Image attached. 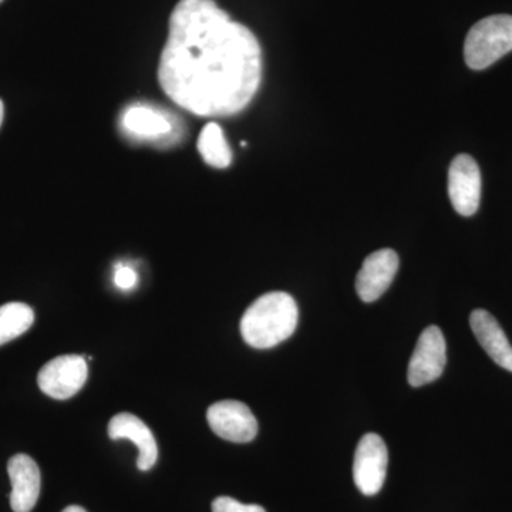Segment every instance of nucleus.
Listing matches in <instances>:
<instances>
[{
  "label": "nucleus",
  "mask_w": 512,
  "mask_h": 512,
  "mask_svg": "<svg viewBox=\"0 0 512 512\" xmlns=\"http://www.w3.org/2000/svg\"><path fill=\"white\" fill-rule=\"evenodd\" d=\"M399 271V255L393 249L373 252L363 261L356 278V291L363 302H375L392 285Z\"/></svg>",
  "instance_id": "9"
},
{
  "label": "nucleus",
  "mask_w": 512,
  "mask_h": 512,
  "mask_svg": "<svg viewBox=\"0 0 512 512\" xmlns=\"http://www.w3.org/2000/svg\"><path fill=\"white\" fill-rule=\"evenodd\" d=\"M123 126L138 137L156 138L171 133L170 120L146 106H133L124 113Z\"/></svg>",
  "instance_id": "13"
},
{
  "label": "nucleus",
  "mask_w": 512,
  "mask_h": 512,
  "mask_svg": "<svg viewBox=\"0 0 512 512\" xmlns=\"http://www.w3.org/2000/svg\"><path fill=\"white\" fill-rule=\"evenodd\" d=\"M212 512H266L265 508L256 504H242L231 497H218L212 503Z\"/></svg>",
  "instance_id": "16"
},
{
  "label": "nucleus",
  "mask_w": 512,
  "mask_h": 512,
  "mask_svg": "<svg viewBox=\"0 0 512 512\" xmlns=\"http://www.w3.org/2000/svg\"><path fill=\"white\" fill-rule=\"evenodd\" d=\"M198 151L202 160L214 168H227L232 163V151L225 140L224 131L217 123H208L198 138Z\"/></svg>",
  "instance_id": "14"
},
{
  "label": "nucleus",
  "mask_w": 512,
  "mask_h": 512,
  "mask_svg": "<svg viewBox=\"0 0 512 512\" xmlns=\"http://www.w3.org/2000/svg\"><path fill=\"white\" fill-rule=\"evenodd\" d=\"M12 493H10V507L15 512H30L35 508L40 495L39 466L32 457L26 454H16L8 463Z\"/></svg>",
  "instance_id": "10"
},
{
  "label": "nucleus",
  "mask_w": 512,
  "mask_h": 512,
  "mask_svg": "<svg viewBox=\"0 0 512 512\" xmlns=\"http://www.w3.org/2000/svg\"><path fill=\"white\" fill-rule=\"evenodd\" d=\"M470 325L481 348L503 369L512 372V346L503 328L490 312L476 309L470 316Z\"/></svg>",
  "instance_id": "12"
},
{
  "label": "nucleus",
  "mask_w": 512,
  "mask_h": 512,
  "mask_svg": "<svg viewBox=\"0 0 512 512\" xmlns=\"http://www.w3.org/2000/svg\"><path fill=\"white\" fill-rule=\"evenodd\" d=\"M87 376L86 357L64 355L50 360L40 369L37 384L52 399L67 400L82 390Z\"/></svg>",
  "instance_id": "4"
},
{
  "label": "nucleus",
  "mask_w": 512,
  "mask_h": 512,
  "mask_svg": "<svg viewBox=\"0 0 512 512\" xmlns=\"http://www.w3.org/2000/svg\"><path fill=\"white\" fill-rule=\"evenodd\" d=\"M298 318V305L289 293H265L242 316L241 335L252 348L271 349L291 338Z\"/></svg>",
  "instance_id": "2"
},
{
  "label": "nucleus",
  "mask_w": 512,
  "mask_h": 512,
  "mask_svg": "<svg viewBox=\"0 0 512 512\" xmlns=\"http://www.w3.org/2000/svg\"><path fill=\"white\" fill-rule=\"evenodd\" d=\"M109 436L111 440L127 439L136 444L138 447V470H151L157 463V441L147 424L134 414L120 413L114 416L109 423Z\"/></svg>",
  "instance_id": "11"
},
{
  "label": "nucleus",
  "mask_w": 512,
  "mask_h": 512,
  "mask_svg": "<svg viewBox=\"0 0 512 512\" xmlns=\"http://www.w3.org/2000/svg\"><path fill=\"white\" fill-rule=\"evenodd\" d=\"M207 420L217 436L231 443H249L258 434V421L251 409L237 400L212 404L207 412Z\"/></svg>",
  "instance_id": "8"
},
{
  "label": "nucleus",
  "mask_w": 512,
  "mask_h": 512,
  "mask_svg": "<svg viewBox=\"0 0 512 512\" xmlns=\"http://www.w3.org/2000/svg\"><path fill=\"white\" fill-rule=\"evenodd\" d=\"M512 52V16H488L470 29L464 60L473 70H484Z\"/></svg>",
  "instance_id": "3"
},
{
  "label": "nucleus",
  "mask_w": 512,
  "mask_h": 512,
  "mask_svg": "<svg viewBox=\"0 0 512 512\" xmlns=\"http://www.w3.org/2000/svg\"><path fill=\"white\" fill-rule=\"evenodd\" d=\"M62 512H87L84 508L79 505H70V507L64 508Z\"/></svg>",
  "instance_id": "18"
},
{
  "label": "nucleus",
  "mask_w": 512,
  "mask_h": 512,
  "mask_svg": "<svg viewBox=\"0 0 512 512\" xmlns=\"http://www.w3.org/2000/svg\"><path fill=\"white\" fill-rule=\"evenodd\" d=\"M3 117H5V107H3V101L0 100V127H2Z\"/></svg>",
  "instance_id": "19"
},
{
  "label": "nucleus",
  "mask_w": 512,
  "mask_h": 512,
  "mask_svg": "<svg viewBox=\"0 0 512 512\" xmlns=\"http://www.w3.org/2000/svg\"><path fill=\"white\" fill-rule=\"evenodd\" d=\"M261 80V45L247 26L214 0L177 3L158 64V82L175 104L195 116H235Z\"/></svg>",
  "instance_id": "1"
},
{
  "label": "nucleus",
  "mask_w": 512,
  "mask_h": 512,
  "mask_svg": "<svg viewBox=\"0 0 512 512\" xmlns=\"http://www.w3.org/2000/svg\"><path fill=\"white\" fill-rule=\"evenodd\" d=\"M389 453L379 434L369 433L362 437L353 461V478L360 493L375 495L382 490L386 480Z\"/></svg>",
  "instance_id": "5"
},
{
  "label": "nucleus",
  "mask_w": 512,
  "mask_h": 512,
  "mask_svg": "<svg viewBox=\"0 0 512 512\" xmlns=\"http://www.w3.org/2000/svg\"><path fill=\"white\" fill-rule=\"evenodd\" d=\"M35 322V312L26 303L10 302L0 306V346L28 332Z\"/></svg>",
  "instance_id": "15"
},
{
  "label": "nucleus",
  "mask_w": 512,
  "mask_h": 512,
  "mask_svg": "<svg viewBox=\"0 0 512 512\" xmlns=\"http://www.w3.org/2000/svg\"><path fill=\"white\" fill-rule=\"evenodd\" d=\"M2 2H3V0H0V3H2Z\"/></svg>",
  "instance_id": "20"
},
{
  "label": "nucleus",
  "mask_w": 512,
  "mask_h": 512,
  "mask_svg": "<svg viewBox=\"0 0 512 512\" xmlns=\"http://www.w3.org/2000/svg\"><path fill=\"white\" fill-rule=\"evenodd\" d=\"M448 197L454 210L463 217H471L480 208L481 171L477 161L468 154H460L451 161Z\"/></svg>",
  "instance_id": "7"
},
{
  "label": "nucleus",
  "mask_w": 512,
  "mask_h": 512,
  "mask_svg": "<svg viewBox=\"0 0 512 512\" xmlns=\"http://www.w3.org/2000/svg\"><path fill=\"white\" fill-rule=\"evenodd\" d=\"M447 363V346L443 332L437 326H429L421 333L419 342L409 363L407 380L410 386L421 387L443 375Z\"/></svg>",
  "instance_id": "6"
},
{
  "label": "nucleus",
  "mask_w": 512,
  "mask_h": 512,
  "mask_svg": "<svg viewBox=\"0 0 512 512\" xmlns=\"http://www.w3.org/2000/svg\"><path fill=\"white\" fill-rule=\"evenodd\" d=\"M137 274L134 272L133 268L130 266L117 265L116 266V275H114V282L119 286L120 289L134 288L137 284Z\"/></svg>",
  "instance_id": "17"
}]
</instances>
